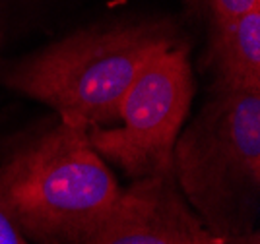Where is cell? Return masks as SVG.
Listing matches in <instances>:
<instances>
[{
    "instance_id": "2",
    "label": "cell",
    "mask_w": 260,
    "mask_h": 244,
    "mask_svg": "<svg viewBox=\"0 0 260 244\" xmlns=\"http://www.w3.org/2000/svg\"><path fill=\"white\" fill-rule=\"evenodd\" d=\"M219 89L173 148L175 181L217 242L249 231L260 188V91Z\"/></svg>"
},
{
    "instance_id": "1",
    "label": "cell",
    "mask_w": 260,
    "mask_h": 244,
    "mask_svg": "<svg viewBox=\"0 0 260 244\" xmlns=\"http://www.w3.org/2000/svg\"><path fill=\"white\" fill-rule=\"evenodd\" d=\"M0 192L23 234L84 244L113 210L119 182L89 142V126L60 120L0 169Z\"/></svg>"
},
{
    "instance_id": "4",
    "label": "cell",
    "mask_w": 260,
    "mask_h": 244,
    "mask_svg": "<svg viewBox=\"0 0 260 244\" xmlns=\"http://www.w3.org/2000/svg\"><path fill=\"white\" fill-rule=\"evenodd\" d=\"M194 93L188 53L167 47L134 78L117 109L119 128H93L89 142L101 157L142 179L173 169V148Z\"/></svg>"
},
{
    "instance_id": "9",
    "label": "cell",
    "mask_w": 260,
    "mask_h": 244,
    "mask_svg": "<svg viewBox=\"0 0 260 244\" xmlns=\"http://www.w3.org/2000/svg\"><path fill=\"white\" fill-rule=\"evenodd\" d=\"M219 244H260V236L256 231H245V233L235 234V236H229Z\"/></svg>"
},
{
    "instance_id": "7",
    "label": "cell",
    "mask_w": 260,
    "mask_h": 244,
    "mask_svg": "<svg viewBox=\"0 0 260 244\" xmlns=\"http://www.w3.org/2000/svg\"><path fill=\"white\" fill-rule=\"evenodd\" d=\"M190 2L202 4L204 8H208L212 14V20H229L260 8V0H190Z\"/></svg>"
},
{
    "instance_id": "6",
    "label": "cell",
    "mask_w": 260,
    "mask_h": 244,
    "mask_svg": "<svg viewBox=\"0 0 260 244\" xmlns=\"http://www.w3.org/2000/svg\"><path fill=\"white\" fill-rule=\"evenodd\" d=\"M210 60L219 87L260 91V8L237 18L214 20Z\"/></svg>"
},
{
    "instance_id": "3",
    "label": "cell",
    "mask_w": 260,
    "mask_h": 244,
    "mask_svg": "<svg viewBox=\"0 0 260 244\" xmlns=\"http://www.w3.org/2000/svg\"><path fill=\"white\" fill-rule=\"evenodd\" d=\"M155 25L72 35L20 64L8 84L51 105L60 120L95 126L117 118V109L150 58L171 47Z\"/></svg>"
},
{
    "instance_id": "8",
    "label": "cell",
    "mask_w": 260,
    "mask_h": 244,
    "mask_svg": "<svg viewBox=\"0 0 260 244\" xmlns=\"http://www.w3.org/2000/svg\"><path fill=\"white\" fill-rule=\"evenodd\" d=\"M0 244H29L0 192Z\"/></svg>"
},
{
    "instance_id": "5",
    "label": "cell",
    "mask_w": 260,
    "mask_h": 244,
    "mask_svg": "<svg viewBox=\"0 0 260 244\" xmlns=\"http://www.w3.org/2000/svg\"><path fill=\"white\" fill-rule=\"evenodd\" d=\"M84 244H219L175 181L173 169L120 190L105 221Z\"/></svg>"
}]
</instances>
